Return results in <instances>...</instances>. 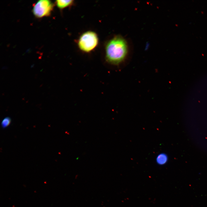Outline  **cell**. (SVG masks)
Segmentation results:
<instances>
[{
	"label": "cell",
	"instance_id": "obj_1",
	"mask_svg": "<svg viewBox=\"0 0 207 207\" xmlns=\"http://www.w3.org/2000/svg\"><path fill=\"white\" fill-rule=\"evenodd\" d=\"M105 49L106 61L115 65H119L124 60L128 50L126 41L120 36L110 40L107 43Z\"/></svg>",
	"mask_w": 207,
	"mask_h": 207
},
{
	"label": "cell",
	"instance_id": "obj_2",
	"mask_svg": "<svg viewBox=\"0 0 207 207\" xmlns=\"http://www.w3.org/2000/svg\"><path fill=\"white\" fill-rule=\"evenodd\" d=\"M98 38L96 33L94 32L89 31L82 34L78 41L79 49L85 52L93 50L97 45Z\"/></svg>",
	"mask_w": 207,
	"mask_h": 207
},
{
	"label": "cell",
	"instance_id": "obj_3",
	"mask_svg": "<svg viewBox=\"0 0 207 207\" xmlns=\"http://www.w3.org/2000/svg\"><path fill=\"white\" fill-rule=\"evenodd\" d=\"M53 7V4L50 0H39L33 6L32 13L37 18L48 16L50 14Z\"/></svg>",
	"mask_w": 207,
	"mask_h": 207
},
{
	"label": "cell",
	"instance_id": "obj_4",
	"mask_svg": "<svg viewBox=\"0 0 207 207\" xmlns=\"http://www.w3.org/2000/svg\"><path fill=\"white\" fill-rule=\"evenodd\" d=\"M168 160V156L164 153H161L158 154L156 158V163L160 165L165 164L167 162Z\"/></svg>",
	"mask_w": 207,
	"mask_h": 207
},
{
	"label": "cell",
	"instance_id": "obj_5",
	"mask_svg": "<svg viewBox=\"0 0 207 207\" xmlns=\"http://www.w3.org/2000/svg\"><path fill=\"white\" fill-rule=\"evenodd\" d=\"M73 0H57L55 2L57 6L60 9H63L72 4Z\"/></svg>",
	"mask_w": 207,
	"mask_h": 207
},
{
	"label": "cell",
	"instance_id": "obj_6",
	"mask_svg": "<svg viewBox=\"0 0 207 207\" xmlns=\"http://www.w3.org/2000/svg\"><path fill=\"white\" fill-rule=\"evenodd\" d=\"M11 120L9 117L5 118L1 121V126L2 128L5 129L11 123Z\"/></svg>",
	"mask_w": 207,
	"mask_h": 207
}]
</instances>
